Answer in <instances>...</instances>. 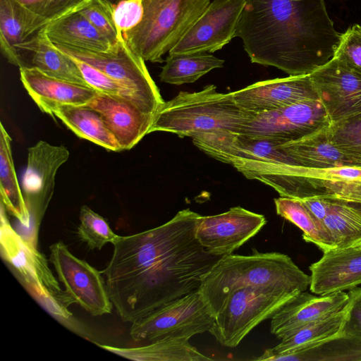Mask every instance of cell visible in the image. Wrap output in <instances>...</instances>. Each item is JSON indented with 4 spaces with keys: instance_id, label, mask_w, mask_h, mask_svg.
Masks as SVG:
<instances>
[{
    "instance_id": "d6a6232c",
    "label": "cell",
    "mask_w": 361,
    "mask_h": 361,
    "mask_svg": "<svg viewBox=\"0 0 361 361\" xmlns=\"http://www.w3.org/2000/svg\"><path fill=\"white\" fill-rule=\"evenodd\" d=\"M329 138L346 159L361 167V113L329 126Z\"/></svg>"
},
{
    "instance_id": "836d02e7",
    "label": "cell",
    "mask_w": 361,
    "mask_h": 361,
    "mask_svg": "<svg viewBox=\"0 0 361 361\" xmlns=\"http://www.w3.org/2000/svg\"><path fill=\"white\" fill-rule=\"evenodd\" d=\"M78 238L86 243L90 250H101L106 244L112 243L119 235L114 233L108 221L87 205L80 210Z\"/></svg>"
},
{
    "instance_id": "ac0fdd59",
    "label": "cell",
    "mask_w": 361,
    "mask_h": 361,
    "mask_svg": "<svg viewBox=\"0 0 361 361\" xmlns=\"http://www.w3.org/2000/svg\"><path fill=\"white\" fill-rule=\"evenodd\" d=\"M85 106L100 114L122 150L132 149L149 133L155 115L129 100L101 92Z\"/></svg>"
},
{
    "instance_id": "e0dca14e",
    "label": "cell",
    "mask_w": 361,
    "mask_h": 361,
    "mask_svg": "<svg viewBox=\"0 0 361 361\" xmlns=\"http://www.w3.org/2000/svg\"><path fill=\"white\" fill-rule=\"evenodd\" d=\"M348 301L344 291L316 295L302 291L285 303L271 318L270 331L282 339L297 329L344 309Z\"/></svg>"
},
{
    "instance_id": "4316f807",
    "label": "cell",
    "mask_w": 361,
    "mask_h": 361,
    "mask_svg": "<svg viewBox=\"0 0 361 361\" xmlns=\"http://www.w3.org/2000/svg\"><path fill=\"white\" fill-rule=\"evenodd\" d=\"M345 314L346 307L329 317L310 323L281 339L278 345L266 349L263 354H288L305 350L341 336Z\"/></svg>"
},
{
    "instance_id": "d590c367",
    "label": "cell",
    "mask_w": 361,
    "mask_h": 361,
    "mask_svg": "<svg viewBox=\"0 0 361 361\" xmlns=\"http://www.w3.org/2000/svg\"><path fill=\"white\" fill-rule=\"evenodd\" d=\"M114 6L105 0H86L77 9L113 45L121 35L114 18Z\"/></svg>"
},
{
    "instance_id": "2e32d148",
    "label": "cell",
    "mask_w": 361,
    "mask_h": 361,
    "mask_svg": "<svg viewBox=\"0 0 361 361\" xmlns=\"http://www.w3.org/2000/svg\"><path fill=\"white\" fill-rule=\"evenodd\" d=\"M231 94L239 106L252 113L319 99L310 74L259 81L232 92Z\"/></svg>"
},
{
    "instance_id": "9c48e42d",
    "label": "cell",
    "mask_w": 361,
    "mask_h": 361,
    "mask_svg": "<svg viewBox=\"0 0 361 361\" xmlns=\"http://www.w3.org/2000/svg\"><path fill=\"white\" fill-rule=\"evenodd\" d=\"M56 47L68 55L97 68L131 91L152 113L156 114L164 104L145 61L128 46L123 35L109 51L105 52Z\"/></svg>"
},
{
    "instance_id": "5bb4252c",
    "label": "cell",
    "mask_w": 361,
    "mask_h": 361,
    "mask_svg": "<svg viewBox=\"0 0 361 361\" xmlns=\"http://www.w3.org/2000/svg\"><path fill=\"white\" fill-rule=\"evenodd\" d=\"M266 223L264 215L237 206L221 214L200 215L195 235L207 252L223 257L238 250L258 233Z\"/></svg>"
},
{
    "instance_id": "7402d4cb",
    "label": "cell",
    "mask_w": 361,
    "mask_h": 361,
    "mask_svg": "<svg viewBox=\"0 0 361 361\" xmlns=\"http://www.w3.org/2000/svg\"><path fill=\"white\" fill-rule=\"evenodd\" d=\"M49 21L16 0H0V47L9 63L18 67L16 47L44 28Z\"/></svg>"
},
{
    "instance_id": "6da1fadb",
    "label": "cell",
    "mask_w": 361,
    "mask_h": 361,
    "mask_svg": "<svg viewBox=\"0 0 361 361\" xmlns=\"http://www.w3.org/2000/svg\"><path fill=\"white\" fill-rule=\"evenodd\" d=\"M200 214L179 211L156 228L114 243L102 271L120 318L134 322L160 306L199 290L204 275L221 257L207 252L195 231Z\"/></svg>"
},
{
    "instance_id": "8fae6325",
    "label": "cell",
    "mask_w": 361,
    "mask_h": 361,
    "mask_svg": "<svg viewBox=\"0 0 361 361\" xmlns=\"http://www.w3.org/2000/svg\"><path fill=\"white\" fill-rule=\"evenodd\" d=\"M64 145L38 141L27 149V161L23 179V193L30 216L27 239L37 246L38 228L54 193L59 169L68 161Z\"/></svg>"
},
{
    "instance_id": "484cf974",
    "label": "cell",
    "mask_w": 361,
    "mask_h": 361,
    "mask_svg": "<svg viewBox=\"0 0 361 361\" xmlns=\"http://www.w3.org/2000/svg\"><path fill=\"white\" fill-rule=\"evenodd\" d=\"M54 116L60 119L77 136L107 150L121 151L117 140L100 114L85 105L57 107Z\"/></svg>"
},
{
    "instance_id": "ab89813d",
    "label": "cell",
    "mask_w": 361,
    "mask_h": 361,
    "mask_svg": "<svg viewBox=\"0 0 361 361\" xmlns=\"http://www.w3.org/2000/svg\"><path fill=\"white\" fill-rule=\"evenodd\" d=\"M86 0H44L40 15L49 20L77 10Z\"/></svg>"
},
{
    "instance_id": "ffe728a7",
    "label": "cell",
    "mask_w": 361,
    "mask_h": 361,
    "mask_svg": "<svg viewBox=\"0 0 361 361\" xmlns=\"http://www.w3.org/2000/svg\"><path fill=\"white\" fill-rule=\"evenodd\" d=\"M20 78L39 109L54 117L59 106L85 105L99 92L94 88L49 76L33 68H20Z\"/></svg>"
},
{
    "instance_id": "277c9868",
    "label": "cell",
    "mask_w": 361,
    "mask_h": 361,
    "mask_svg": "<svg viewBox=\"0 0 361 361\" xmlns=\"http://www.w3.org/2000/svg\"><path fill=\"white\" fill-rule=\"evenodd\" d=\"M250 114L237 104L231 92H217L215 85H209L198 92H180L164 102L149 133L164 131L192 138L216 131L237 133Z\"/></svg>"
},
{
    "instance_id": "ee69618b",
    "label": "cell",
    "mask_w": 361,
    "mask_h": 361,
    "mask_svg": "<svg viewBox=\"0 0 361 361\" xmlns=\"http://www.w3.org/2000/svg\"><path fill=\"white\" fill-rule=\"evenodd\" d=\"M105 1L111 3V4H113L114 6L123 0H105Z\"/></svg>"
},
{
    "instance_id": "52a82bcc",
    "label": "cell",
    "mask_w": 361,
    "mask_h": 361,
    "mask_svg": "<svg viewBox=\"0 0 361 361\" xmlns=\"http://www.w3.org/2000/svg\"><path fill=\"white\" fill-rule=\"evenodd\" d=\"M296 294L252 286L237 288L223 302L209 332L221 345L236 347Z\"/></svg>"
},
{
    "instance_id": "30bf717a",
    "label": "cell",
    "mask_w": 361,
    "mask_h": 361,
    "mask_svg": "<svg viewBox=\"0 0 361 361\" xmlns=\"http://www.w3.org/2000/svg\"><path fill=\"white\" fill-rule=\"evenodd\" d=\"M331 123L319 99L305 100L271 111L250 112L236 133L271 138L283 144L312 134Z\"/></svg>"
},
{
    "instance_id": "4dcf8cb0",
    "label": "cell",
    "mask_w": 361,
    "mask_h": 361,
    "mask_svg": "<svg viewBox=\"0 0 361 361\" xmlns=\"http://www.w3.org/2000/svg\"><path fill=\"white\" fill-rule=\"evenodd\" d=\"M224 63L209 53L169 54L159 74L160 80L178 85L192 83L212 70L222 68Z\"/></svg>"
},
{
    "instance_id": "f1b7e54d",
    "label": "cell",
    "mask_w": 361,
    "mask_h": 361,
    "mask_svg": "<svg viewBox=\"0 0 361 361\" xmlns=\"http://www.w3.org/2000/svg\"><path fill=\"white\" fill-rule=\"evenodd\" d=\"M256 360L280 361H361V339L338 336L312 348L288 354L264 355Z\"/></svg>"
},
{
    "instance_id": "9a60e30c",
    "label": "cell",
    "mask_w": 361,
    "mask_h": 361,
    "mask_svg": "<svg viewBox=\"0 0 361 361\" xmlns=\"http://www.w3.org/2000/svg\"><path fill=\"white\" fill-rule=\"evenodd\" d=\"M310 78L331 123L361 113L360 72L333 57Z\"/></svg>"
},
{
    "instance_id": "e575fe53",
    "label": "cell",
    "mask_w": 361,
    "mask_h": 361,
    "mask_svg": "<svg viewBox=\"0 0 361 361\" xmlns=\"http://www.w3.org/2000/svg\"><path fill=\"white\" fill-rule=\"evenodd\" d=\"M71 57L77 63L85 80L90 87L99 92L129 100L142 111L152 113L141 99L122 85L92 66L74 57Z\"/></svg>"
},
{
    "instance_id": "1f68e13d",
    "label": "cell",
    "mask_w": 361,
    "mask_h": 361,
    "mask_svg": "<svg viewBox=\"0 0 361 361\" xmlns=\"http://www.w3.org/2000/svg\"><path fill=\"white\" fill-rule=\"evenodd\" d=\"M274 204L277 214L298 227L306 242L316 245L323 252L333 249L330 236L323 223L310 214L301 200L280 197L274 199Z\"/></svg>"
},
{
    "instance_id": "74e56055",
    "label": "cell",
    "mask_w": 361,
    "mask_h": 361,
    "mask_svg": "<svg viewBox=\"0 0 361 361\" xmlns=\"http://www.w3.org/2000/svg\"><path fill=\"white\" fill-rule=\"evenodd\" d=\"M143 12L142 0H123L114 5V18L118 32L123 35L137 26Z\"/></svg>"
},
{
    "instance_id": "4fadbf2b",
    "label": "cell",
    "mask_w": 361,
    "mask_h": 361,
    "mask_svg": "<svg viewBox=\"0 0 361 361\" xmlns=\"http://www.w3.org/2000/svg\"><path fill=\"white\" fill-rule=\"evenodd\" d=\"M246 0H212L169 54L213 53L235 37Z\"/></svg>"
},
{
    "instance_id": "83f0119b",
    "label": "cell",
    "mask_w": 361,
    "mask_h": 361,
    "mask_svg": "<svg viewBox=\"0 0 361 361\" xmlns=\"http://www.w3.org/2000/svg\"><path fill=\"white\" fill-rule=\"evenodd\" d=\"M12 139L4 125H0V193L6 209L29 228L30 216L15 171L11 149Z\"/></svg>"
},
{
    "instance_id": "7bdbcfd3",
    "label": "cell",
    "mask_w": 361,
    "mask_h": 361,
    "mask_svg": "<svg viewBox=\"0 0 361 361\" xmlns=\"http://www.w3.org/2000/svg\"><path fill=\"white\" fill-rule=\"evenodd\" d=\"M357 212L361 214V203L359 202H349Z\"/></svg>"
},
{
    "instance_id": "603a6c76",
    "label": "cell",
    "mask_w": 361,
    "mask_h": 361,
    "mask_svg": "<svg viewBox=\"0 0 361 361\" xmlns=\"http://www.w3.org/2000/svg\"><path fill=\"white\" fill-rule=\"evenodd\" d=\"M44 30L49 39L59 47L105 52L114 46L77 10L50 20Z\"/></svg>"
},
{
    "instance_id": "7c38bea8",
    "label": "cell",
    "mask_w": 361,
    "mask_h": 361,
    "mask_svg": "<svg viewBox=\"0 0 361 361\" xmlns=\"http://www.w3.org/2000/svg\"><path fill=\"white\" fill-rule=\"evenodd\" d=\"M50 262L65 291L92 316L111 312L113 304L102 272L76 257L63 241L49 247Z\"/></svg>"
},
{
    "instance_id": "b9f144b4",
    "label": "cell",
    "mask_w": 361,
    "mask_h": 361,
    "mask_svg": "<svg viewBox=\"0 0 361 361\" xmlns=\"http://www.w3.org/2000/svg\"><path fill=\"white\" fill-rule=\"evenodd\" d=\"M31 11L40 14L44 0H16Z\"/></svg>"
},
{
    "instance_id": "60d3db41",
    "label": "cell",
    "mask_w": 361,
    "mask_h": 361,
    "mask_svg": "<svg viewBox=\"0 0 361 361\" xmlns=\"http://www.w3.org/2000/svg\"><path fill=\"white\" fill-rule=\"evenodd\" d=\"M301 201L310 214L317 221L323 223L328 211L329 199L312 197Z\"/></svg>"
},
{
    "instance_id": "cb8c5ba5",
    "label": "cell",
    "mask_w": 361,
    "mask_h": 361,
    "mask_svg": "<svg viewBox=\"0 0 361 361\" xmlns=\"http://www.w3.org/2000/svg\"><path fill=\"white\" fill-rule=\"evenodd\" d=\"M329 126L302 138L281 144V147L296 164L301 166L330 168L354 166L331 141Z\"/></svg>"
},
{
    "instance_id": "3957f363",
    "label": "cell",
    "mask_w": 361,
    "mask_h": 361,
    "mask_svg": "<svg viewBox=\"0 0 361 361\" xmlns=\"http://www.w3.org/2000/svg\"><path fill=\"white\" fill-rule=\"evenodd\" d=\"M310 285V276L302 271L287 255L277 252L221 257L204 275L199 288L214 317L223 302L235 289L269 288L298 293Z\"/></svg>"
},
{
    "instance_id": "8d00e7d4",
    "label": "cell",
    "mask_w": 361,
    "mask_h": 361,
    "mask_svg": "<svg viewBox=\"0 0 361 361\" xmlns=\"http://www.w3.org/2000/svg\"><path fill=\"white\" fill-rule=\"evenodd\" d=\"M334 57L361 73V24H354L341 34Z\"/></svg>"
},
{
    "instance_id": "5b68a950",
    "label": "cell",
    "mask_w": 361,
    "mask_h": 361,
    "mask_svg": "<svg viewBox=\"0 0 361 361\" xmlns=\"http://www.w3.org/2000/svg\"><path fill=\"white\" fill-rule=\"evenodd\" d=\"M212 0H142L139 24L123 37L145 61L161 63Z\"/></svg>"
},
{
    "instance_id": "44dd1931",
    "label": "cell",
    "mask_w": 361,
    "mask_h": 361,
    "mask_svg": "<svg viewBox=\"0 0 361 361\" xmlns=\"http://www.w3.org/2000/svg\"><path fill=\"white\" fill-rule=\"evenodd\" d=\"M16 50L19 68H36L49 76L89 86L75 61L49 39L44 28Z\"/></svg>"
},
{
    "instance_id": "7a4b0ae2",
    "label": "cell",
    "mask_w": 361,
    "mask_h": 361,
    "mask_svg": "<svg viewBox=\"0 0 361 361\" xmlns=\"http://www.w3.org/2000/svg\"><path fill=\"white\" fill-rule=\"evenodd\" d=\"M341 35L324 0H246L235 35L252 63L289 75L311 74L326 63Z\"/></svg>"
},
{
    "instance_id": "d4e9b609",
    "label": "cell",
    "mask_w": 361,
    "mask_h": 361,
    "mask_svg": "<svg viewBox=\"0 0 361 361\" xmlns=\"http://www.w3.org/2000/svg\"><path fill=\"white\" fill-rule=\"evenodd\" d=\"M188 338L169 337L133 348H120L97 343L121 357L140 361H210L211 357L192 345Z\"/></svg>"
},
{
    "instance_id": "8992f818",
    "label": "cell",
    "mask_w": 361,
    "mask_h": 361,
    "mask_svg": "<svg viewBox=\"0 0 361 361\" xmlns=\"http://www.w3.org/2000/svg\"><path fill=\"white\" fill-rule=\"evenodd\" d=\"M1 202V250L4 260L33 297L58 320L71 322L68 307L75 303L63 290L51 271L44 255L37 246L22 237L11 226Z\"/></svg>"
},
{
    "instance_id": "d6986e66",
    "label": "cell",
    "mask_w": 361,
    "mask_h": 361,
    "mask_svg": "<svg viewBox=\"0 0 361 361\" xmlns=\"http://www.w3.org/2000/svg\"><path fill=\"white\" fill-rule=\"evenodd\" d=\"M310 270V289L315 295L353 289L361 284V245L324 252Z\"/></svg>"
},
{
    "instance_id": "f546056e",
    "label": "cell",
    "mask_w": 361,
    "mask_h": 361,
    "mask_svg": "<svg viewBox=\"0 0 361 361\" xmlns=\"http://www.w3.org/2000/svg\"><path fill=\"white\" fill-rule=\"evenodd\" d=\"M323 224L330 236L333 249L361 245V214L349 202L329 199Z\"/></svg>"
},
{
    "instance_id": "ba28073f",
    "label": "cell",
    "mask_w": 361,
    "mask_h": 361,
    "mask_svg": "<svg viewBox=\"0 0 361 361\" xmlns=\"http://www.w3.org/2000/svg\"><path fill=\"white\" fill-rule=\"evenodd\" d=\"M214 318L198 290L167 302L133 322L130 336L134 342L145 344L169 337L190 339L209 331Z\"/></svg>"
},
{
    "instance_id": "f35d334b",
    "label": "cell",
    "mask_w": 361,
    "mask_h": 361,
    "mask_svg": "<svg viewBox=\"0 0 361 361\" xmlns=\"http://www.w3.org/2000/svg\"><path fill=\"white\" fill-rule=\"evenodd\" d=\"M341 335L361 339V288L349 290Z\"/></svg>"
}]
</instances>
